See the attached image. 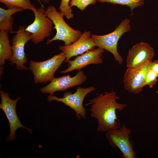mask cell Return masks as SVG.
<instances>
[{
    "instance_id": "1",
    "label": "cell",
    "mask_w": 158,
    "mask_h": 158,
    "mask_svg": "<svg viewBox=\"0 0 158 158\" xmlns=\"http://www.w3.org/2000/svg\"><path fill=\"white\" fill-rule=\"evenodd\" d=\"M119 99L116 92L112 90L109 92L97 94L85 104L90 106V116L97 120L98 131L106 132L120 128L116 111H123L127 104L117 102Z\"/></svg>"
},
{
    "instance_id": "2",
    "label": "cell",
    "mask_w": 158,
    "mask_h": 158,
    "mask_svg": "<svg viewBox=\"0 0 158 158\" xmlns=\"http://www.w3.org/2000/svg\"><path fill=\"white\" fill-rule=\"evenodd\" d=\"M130 23L129 19L125 18L110 33L102 35H92L91 36L95 46L112 54L115 60L120 65L122 64L123 59L118 51L117 44L122 35L131 30Z\"/></svg>"
},
{
    "instance_id": "3",
    "label": "cell",
    "mask_w": 158,
    "mask_h": 158,
    "mask_svg": "<svg viewBox=\"0 0 158 158\" xmlns=\"http://www.w3.org/2000/svg\"><path fill=\"white\" fill-rule=\"evenodd\" d=\"M45 13L52 21L54 25V29L56 31L55 35L47 40V44L53 41L60 40L64 42L65 45H68L77 41L81 35L79 30H75L68 25L64 20L63 16L54 6H49L45 11Z\"/></svg>"
},
{
    "instance_id": "4",
    "label": "cell",
    "mask_w": 158,
    "mask_h": 158,
    "mask_svg": "<svg viewBox=\"0 0 158 158\" xmlns=\"http://www.w3.org/2000/svg\"><path fill=\"white\" fill-rule=\"evenodd\" d=\"M65 54L62 52L47 60L40 62L30 61L28 69L33 75L36 83H46L54 78V74L65 61Z\"/></svg>"
},
{
    "instance_id": "5",
    "label": "cell",
    "mask_w": 158,
    "mask_h": 158,
    "mask_svg": "<svg viewBox=\"0 0 158 158\" xmlns=\"http://www.w3.org/2000/svg\"><path fill=\"white\" fill-rule=\"evenodd\" d=\"M106 138L113 148H118L122 153L123 158H136L133 142L130 140L131 130L125 125L117 129L109 130L105 132Z\"/></svg>"
},
{
    "instance_id": "6",
    "label": "cell",
    "mask_w": 158,
    "mask_h": 158,
    "mask_svg": "<svg viewBox=\"0 0 158 158\" xmlns=\"http://www.w3.org/2000/svg\"><path fill=\"white\" fill-rule=\"evenodd\" d=\"M95 90L96 88L93 86L87 88L78 87L76 91L74 93L70 92H66L61 98L49 95L48 96L47 100L49 102L56 101L61 102L75 112L78 119L81 118L86 119L87 112L83 106V102L86 95Z\"/></svg>"
},
{
    "instance_id": "7",
    "label": "cell",
    "mask_w": 158,
    "mask_h": 158,
    "mask_svg": "<svg viewBox=\"0 0 158 158\" xmlns=\"http://www.w3.org/2000/svg\"><path fill=\"white\" fill-rule=\"evenodd\" d=\"M33 12L35 16L33 22L25 28V30L31 34V40L35 44L42 42L49 37L54 29L52 21L46 15L43 6Z\"/></svg>"
},
{
    "instance_id": "8",
    "label": "cell",
    "mask_w": 158,
    "mask_h": 158,
    "mask_svg": "<svg viewBox=\"0 0 158 158\" xmlns=\"http://www.w3.org/2000/svg\"><path fill=\"white\" fill-rule=\"evenodd\" d=\"M25 28L24 26L19 27L12 40L13 54L9 61L11 64L16 65V68L18 70L28 69V68L24 65L28 60L25 47L26 43L31 40L32 37L31 34L25 30Z\"/></svg>"
},
{
    "instance_id": "9",
    "label": "cell",
    "mask_w": 158,
    "mask_h": 158,
    "mask_svg": "<svg viewBox=\"0 0 158 158\" xmlns=\"http://www.w3.org/2000/svg\"><path fill=\"white\" fill-rule=\"evenodd\" d=\"M1 102L0 108L4 112L9 123L10 126V133L7 138L8 141H13L16 139L15 132L18 128H23L26 129L30 133H32L31 129L23 126L19 120L17 116L16 107L18 101L21 97L16 99H11L8 94L2 90H0Z\"/></svg>"
},
{
    "instance_id": "10",
    "label": "cell",
    "mask_w": 158,
    "mask_h": 158,
    "mask_svg": "<svg viewBox=\"0 0 158 158\" xmlns=\"http://www.w3.org/2000/svg\"><path fill=\"white\" fill-rule=\"evenodd\" d=\"M152 61H149L135 68H127L123 79L124 87L127 91L136 94L142 90L147 73Z\"/></svg>"
},
{
    "instance_id": "11",
    "label": "cell",
    "mask_w": 158,
    "mask_h": 158,
    "mask_svg": "<svg viewBox=\"0 0 158 158\" xmlns=\"http://www.w3.org/2000/svg\"><path fill=\"white\" fill-rule=\"evenodd\" d=\"M87 78L84 71L79 70L72 77L70 75L54 77L49 84L41 88L40 91L43 93L53 95L56 91H65L71 87L82 84L86 81Z\"/></svg>"
},
{
    "instance_id": "12",
    "label": "cell",
    "mask_w": 158,
    "mask_h": 158,
    "mask_svg": "<svg viewBox=\"0 0 158 158\" xmlns=\"http://www.w3.org/2000/svg\"><path fill=\"white\" fill-rule=\"evenodd\" d=\"M154 50L148 43L142 42L137 43L129 50L126 58L127 68H135L146 62L152 61Z\"/></svg>"
},
{
    "instance_id": "13",
    "label": "cell",
    "mask_w": 158,
    "mask_h": 158,
    "mask_svg": "<svg viewBox=\"0 0 158 158\" xmlns=\"http://www.w3.org/2000/svg\"><path fill=\"white\" fill-rule=\"evenodd\" d=\"M105 50L100 48H94L77 56L74 60L68 62V68L61 71L60 73L65 74L74 70H80L90 64H99L103 62L102 55Z\"/></svg>"
},
{
    "instance_id": "14",
    "label": "cell",
    "mask_w": 158,
    "mask_h": 158,
    "mask_svg": "<svg viewBox=\"0 0 158 158\" xmlns=\"http://www.w3.org/2000/svg\"><path fill=\"white\" fill-rule=\"evenodd\" d=\"M95 44L91 37L89 31H85L76 42L68 45L60 46L59 49L66 54L65 63L70 58L77 56L94 48Z\"/></svg>"
},
{
    "instance_id": "15",
    "label": "cell",
    "mask_w": 158,
    "mask_h": 158,
    "mask_svg": "<svg viewBox=\"0 0 158 158\" xmlns=\"http://www.w3.org/2000/svg\"><path fill=\"white\" fill-rule=\"evenodd\" d=\"M24 10L23 9L13 7L4 9L0 8V30L8 33L12 31L14 22L12 16L14 14Z\"/></svg>"
},
{
    "instance_id": "16",
    "label": "cell",
    "mask_w": 158,
    "mask_h": 158,
    "mask_svg": "<svg viewBox=\"0 0 158 158\" xmlns=\"http://www.w3.org/2000/svg\"><path fill=\"white\" fill-rule=\"evenodd\" d=\"M13 54L8 33L0 30V65L3 66L6 60H9Z\"/></svg>"
},
{
    "instance_id": "17",
    "label": "cell",
    "mask_w": 158,
    "mask_h": 158,
    "mask_svg": "<svg viewBox=\"0 0 158 158\" xmlns=\"http://www.w3.org/2000/svg\"><path fill=\"white\" fill-rule=\"evenodd\" d=\"M1 3L8 8L17 7L23 9H28L32 11L36 9L30 3V0H0Z\"/></svg>"
},
{
    "instance_id": "18",
    "label": "cell",
    "mask_w": 158,
    "mask_h": 158,
    "mask_svg": "<svg viewBox=\"0 0 158 158\" xmlns=\"http://www.w3.org/2000/svg\"><path fill=\"white\" fill-rule=\"evenodd\" d=\"M100 2H108L114 4L126 5L129 6L131 11V15L133 14V11L136 7L142 6L144 4V0H97Z\"/></svg>"
},
{
    "instance_id": "19",
    "label": "cell",
    "mask_w": 158,
    "mask_h": 158,
    "mask_svg": "<svg viewBox=\"0 0 158 158\" xmlns=\"http://www.w3.org/2000/svg\"><path fill=\"white\" fill-rule=\"evenodd\" d=\"M71 0H61L59 7V12L68 19L73 18L74 15L72 13V9L69 5Z\"/></svg>"
},
{
    "instance_id": "20",
    "label": "cell",
    "mask_w": 158,
    "mask_h": 158,
    "mask_svg": "<svg viewBox=\"0 0 158 158\" xmlns=\"http://www.w3.org/2000/svg\"><path fill=\"white\" fill-rule=\"evenodd\" d=\"M97 0H71L69 3L71 7L73 6L77 7L81 11L90 4H96Z\"/></svg>"
},
{
    "instance_id": "21",
    "label": "cell",
    "mask_w": 158,
    "mask_h": 158,
    "mask_svg": "<svg viewBox=\"0 0 158 158\" xmlns=\"http://www.w3.org/2000/svg\"><path fill=\"white\" fill-rule=\"evenodd\" d=\"M158 75L150 68L148 71L146 75L144 84V87L147 85L151 88L153 87L157 81Z\"/></svg>"
},
{
    "instance_id": "22",
    "label": "cell",
    "mask_w": 158,
    "mask_h": 158,
    "mask_svg": "<svg viewBox=\"0 0 158 158\" xmlns=\"http://www.w3.org/2000/svg\"><path fill=\"white\" fill-rule=\"evenodd\" d=\"M150 68L158 75V60L152 61Z\"/></svg>"
},
{
    "instance_id": "23",
    "label": "cell",
    "mask_w": 158,
    "mask_h": 158,
    "mask_svg": "<svg viewBox=\"0 0 158 158\" xmlns=\"http://www.w3.org/2000/svg\"><path fill=\"white\" fill-rule=\"evenodd\" d=\"M37 0V1H39L40 3V4L41 5V6H43L42 5V4L41 3V1H40L41 0ZM43 0V2L44 3H48L49 1V0Z\"/></svg>"
}]
</instances>
